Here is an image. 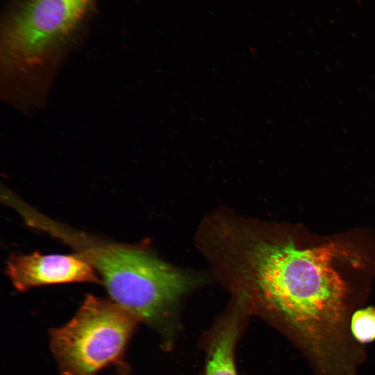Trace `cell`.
I'll use <instances>...</instances> for the list:
<instances>
[{"label":"cell","mask_w":375,"mask_h":375,"mask_svg":"<svg viewBox=\"0 0 375 375\" xmlns=\"http://www.w3.org/2000/svg\"><path fill=\"white\" fill-rule=\"evenodd\" d=\"M139 320L113 301L88 295L75 316L51 331L63 375H96L122 356Z\"/></svg>","instance_id":"obj_4"},{"label":"cell","mask_w":375,"mask_h":375,"mask_svg":"<svg viewBox=\"0 0 375 375\" xmlns=\"http://www.w3.org/2000/svg\"><path fill=\"white\" fill-rule=\"evenodd\" d=\"M361 242L226 213L212 226L205 256L234 298L280 324L315 375H356L366 354L349 322L367 290L355 278L374 265Z\"/></svg>","instance_id":"obj_1"},{"label":"cell","mask_w":375,"mask_h":375,"mask_svg":"<svg viewBox=\"0 0 375 375\" xmlns=\"http://www.w3.org/2000/svg\"><path fill=\"white\" fill-rule=\"evenodd\" d=\"M96 0H12L1 22V52L20 67L41 64L85 28Z\"/></svg>","instance_id":"obj_3"},{"label":"cell","mask_w":375,"mask_h":375,"mask_svg":"<svg viewBox=\"0 0 375 375\" xmlns=\"http://www.w3.org/2000/svg\"><path fill=\"white\" fill-rule=\"evenodd\" d=\"M217 326L209 345L206 375H237L234 362L235 345L240 331L242 317L248 311L240 301Z\"/></svg>","instance_id":"obj_6"},{"label":"cell","mask_w":375,"mask_h":375,"mask_svg":"<svg viewBox=\"0 0 375 375\" xmlns=\"http://www.w3.org/2000/svg\"><path fill=\"white\" fill-rule=\"evenodd\" d=\"M6 273L13 286L22 292L53 284L103 283L91 264L77 253L14 254L7 261Z\"/></svg>","instance_id":"obj_5"},{"label":"cell","mask_w":375,"mask_h":375,"mask_svg":"<svg viewBox=\"0 0 375 375\" xmlns=\"http://www.w3.org/2000/svg\"><path fill=\"white\" fill-rule=\"evenodd\" d=\"M118 375H128L127 369L122 367Z\"/></svg>","instance_id":"obj_8"},{"label":"cell","mask_w":375,"mask_h":375,"mask_svg":"<svg viewBox=\"0 0 375 375\" xmlns=\"http://www.w3.org/2000/svg\"><path fill=\"white\" fill-rule=\"evenodd\" d=\"M40 229L70 245L90 262L114 302L158 328L165 326L181 298L202 281L144 247L99 240L47 217Z\"/></svg>","instance_id":"obj_2"},{"label":"cell","mask_w":375,"mask_h":375,"mask_svg":"<svg viewBox=\"0 0 375 375\" xmlns=\"http://www.w3.org/2000/svg\"><path fill=\"white\" fill-rule=\"evenodd\" d=\"M351 336L356 342L365 345L375 340V306L356 309L349 322Z\"/></svg>","instance_id":"obj_7"}]
</instances>
